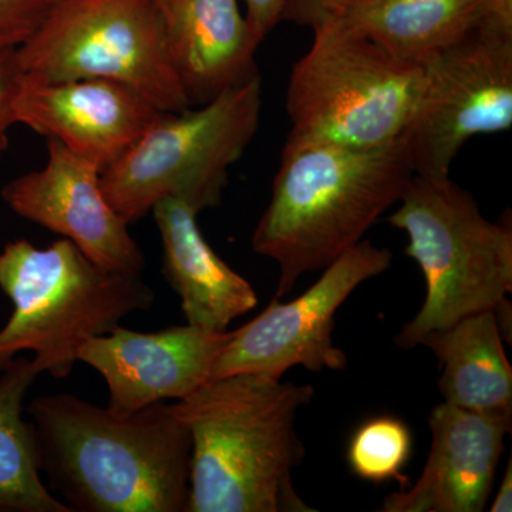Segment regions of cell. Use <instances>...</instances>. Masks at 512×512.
Listing matches in <instances>:
<instances>
[{
    "instance_id": "1",
    "label": "cell",
    "mask_w": 512,
    "mask_h": 512,
    "mask_svg": "<svg viewBox=\"0 0 512 512\" xmlns=\"http://www.w3.org/2000/svg\"><path fill=\"white\" fill-rule=\"evenodd\" d=\"M37 467L72 512H187L191 434L174 404L131 413L59 393L28 409Z\"/></svg>"
},
{
    "instance_id": "2",
    "label": "cell",
    "mask_w": 512,
    "mask_h": 512,
    "mask_svg": "<svg viewBox=\"0 0 512 512\" xmlns=\"http://www.w3.org/2000/svg\"><path fill=\"white\" fill-rule=\"evenodd\" d=\"M309 384L241 373L210 380L174 404L191 434L187 512H312L292 473L305 457L296 414Z\"/></svg>"
},
{
    "instance_id": "3",
    "label": "cell",
    "mask_w": 512,
    "mask_h": 512,
    "mask_svg": "<svg viewBox=\"0 0 512 512\" xmlns=\"http://www.w3.org/2000/svg\"><path fill=\"white\" fill-rule=\"evenodd\" d=\"M414 175L406 138L379 147L286 143L272 197L252 235L279 266L275 299L355 247Z\"/></svg>"
},
{
    "instance_id": "4",
    "label": "cell",
    "mask_w": 512,
    "mask_h": 512,
    "mask_svg": "<svg viewBox=\"0 0 512 512\" xmlns=\"http://www.w3.org/2000/svg\"><path fill=\"white\" fill-rule=\"evenodd\" d=\"M0 289L13 306L0 329V373L19 353L32 352L40 373L55 379L72 373L87 339L148 311L156 299L141 274L101 268L66 238L47 248L8 242L0 251Z\"/></svg>"
},
{
    "instance_id": "5",
    "label": "cell",
    "mask_w": 512,
    "mask_h": 512,
    "mask_svg": "<svg viewBox=\"0 0 512 512\" xmlns=\"http://www.w3.org/2000/svg\"><path fill=\"white\" fill-rule=\"evenodd\" d=\"M397 204L387 221L409 237L404 252L419 264L427 288L419 313L394 338L399 348H416L427 333L510 302V212L501 221L487 220L473 195L451 178L419 175Z\"/></svg>"
},
{
    "instance_id": "6",
    "label": "cell",
    "mask_w": 512,
    "mask_h": 512,
    "mask_svg": "<svg viewBox=\"0 0 512 512\" xmlns=\"http://www.w3.org/2000/svg\"><path fill=\"white\" fill-rule=\"evenodd\" d=\"M313 42L286 90V143L369 148L404 136L423 87V67L403 62L335 16L312 28Z\"/></svg>"
},
{
    "instance_id": "7",
    "label": "cell",
    "mask_w": 512,
    "mask_h": 512,
    "mask_svg": "<svg viewBox=\"0 0 512 512\" xmlns=\"http://www.w3.org/2000/svg\"><path fill=\"white\" fill-rule=\"evenodd\" d=\"M262 110L259 74L201 104L161 111L126 153L101 171V188L128 225L181 197L201 211L220 205L228 170L245 153Z\"/></svg>"
},
{
    "instance_id": "8",
    "label": "cell",
    "mask_w": 512,
    "mask_h": 512,
    "mask_svg": "<svg viewBox=\"0 0 512 512\" xmlns=\"http://www.w3.org/2000/svg\"><path fill=\"white\" fill-rule=\"evenodd\" d=\"M18 57L36 82L111 80L160 111L191 107L168 52L161 0H62Z\"/></svg>"
},
{
    "instance_id": "9",
    "label": "cell",
    "mask_w": 512,
    "mask_h": 512,
    "mask_svg": "<svg viewBox=\"0 0 512 512\" xmlns=\"http://www.w3.org/2000/svg\"><path fill=\"white\" fill-rule=\"evenodd\" d=\"M421 67L423 87L404 138L414 175L444 180L470 138L512 126V23L487 16Z\"/></svg>"
},
{
    "instance_id": "10",
    "label": "cell",
    "mask_w": 512,
    "mask_h": 512,
    "mask_svg": "<svg viewBox=\"0 0 512 512\" xmlns=\"http://www.w3.org/2000/svg\"><path fill=\"white\" fill-rule=\"evenodd\" d=\"M387 248L362 239L325 268L318 282L289 303L274 299L261 315L232 332L212 380L241 373L281 379L289 369L345 370L348 356L333 343L335 315L363 282L392 266Z\"/></svg>"
},
{
    "instance_id": "11",
    "label": "cell",
    "mask_w": 512,
    "mask_h": 512,
    "mask_svg": "<svg viewBox=\"0 0 512 512\" xmlns=\"http://www.w3.org/2000/svg\"><path fill=\"white\" fill-rule=\"evenodd\" d=\"M40 170L3 187L10 210L72 241L94 264L123 274H143L146 258L128 224L101 188V171L55 140Z\"/></svg>"
},
{
    "instance_id": "12",
    "label": "cell",
    "mask_w": 512,
    "mask_h": 512,
    "mask_svg": "<svg viewBox=\"0 0 512 512\" xmlns=\"http://www.w3.org/2000/svg\"><path fill=\"white\" fill-rule=\"evenodd\" d=\"M231 336L190 323L150 333L119 325L87 339L77 360L106 380L110 410L131 413L201 389Z\"/></svg>"
},
{
    "instance_id": "13",
    "label": "cell",
    "mask_w": 512,
    "mask_h": 512,
    "mask_svg": "<svg viewBox=\"0 0 512 512\" xmlns=\"http://www.w3.org/2000/svg\"><path fill=\"white\" fill-rule=\"evenodd\" d=\"M13 113L16 124L57 141L104 171L161 111L136 90L111 80L36 82L23 77Z\"/></svg>"
},
{
    "instance_id": "14",
    "label": "cell",
    "mask_w": 512,
    "mask_h": 512,
    "mask_svg": "<svg viewBox=\"0 0 512 512\" xmlns=\"http://www.w3.org/2000/svg\"><path fill=\"white\" fill-rule=\"evenodd\" d=\"M433 443L416 484L384 498L383 512H481L493 491L511 417L444 402L429 416Z\"/></svg>"
},
{
    "instance_id": "15",
    "label": "cell",
    "mask_w": 512,
    "mask_h": 512,
    "mask_svg": "<svg viewBox=\"0 0 512 512\" xmlns=\"http://www.w3.org/2000/svg\"><path fill=\"white\" fill-rule=\"evenodd\" d=\"M161 5L168 52L191 106L258 74L255 55L261 43L239 0H161Z\"/></svg>"
},
{
    "instance_id": "16",
    "label": "cell",
    "mask_w": 512,
    "mask_h": 512,
    "mask_svg": "<svg viewBox=\"0 0 512 512\" xmlns=\"http://www.w3.org/2000/svg\"><path fill=\"white\" fill-rule=\"evenodd\" d=\"M161 244L165 281L181 299L190 325L225 332L235 319L258 305V295L208 244L198 225L201 210L181 197L153 208Z\"/></svg>"
},
{
    "instance_id": "17",
    "label": "cell",
    "mask_w": 512,
    "mask_h": 512,
    "mask_svg": "<svg viewBox=\"0 0 512 512\" xmlns=\"http://www.w3.org/2000/svg\"><path fill=\"white\" fill-rule=\"evenodd\" d=\"M420 345L433 350L443 366L437 386L444 402L512 419V367L495 311L474 313L427 333Z\"/></svg>"
},
{
    "instance_id": "18",
    "label": "cell",
    "mask_w": 512,
    "mask_h": 512,
    "mask_svg": "<svg viewBox=\"0 0 512 512\" xmlns=\"http://www.w3.org/2000/svg\"><path fill=\"white\" fill-rule=\"evenodd\" d=\"M488 13L490 0H338L326 16L348 23L397 59L421 66Z\"/></svg>"
},
{
    "instance_id": "19",
    "label": "cell",
    "mask_w": 512,
    "mask_h": 512,
    "mask_svg": "<svg viewBox=\"0 0 512 512\" xmlns=\"http://www.w3.org/2000/svg\"><path fill=\"white\" fill-rule=\"evenodd\" d=\"M39 375L35 360L23 357L0 373V512H72L43 481L23 417L26 394Z\"/></svg>"
},
{
    "instance_id": "20",
    "label": "cell",
    "mask_w": 512,
    "mask_h": 512,
    "mask_svg": "<svg viewBox=\"0 0 512 512\" xmlns=\"http://www.w3.org/2000/svg\"><path fill=\"white\" fill-rule=\"evenodd\" d=\"M412 454V433L403 420L379 416L365 421L353 434L348 464L356 477L372 483L399 480L409 485L402 470Z\"/></svg>"
},
{
    "instance_id": "21",
    "label": "cell",
    "mask_w": 512,
    "mask_h": 512,
    "mask_svg": "<svg viewBox=\"0 0 512 512\" xmlns=\"http://www.w3.org/2000/svg\"><path fill=\"white\" fill-rule=\"evenodd\" d=\"M62 0H0V49L28 43Z\"/></svg>"
},
{
    "instance_id": "22",
    "label": "cell",
    "mask_w": 512,
    "mask_h": 512,
    "mask_svg": "<svg viewBox=\"0 0 512 512\" xmlns=\"http://www.w3.org/2000/svg\"><path fill=\"white\" fill-rule=\"evenodd\" d=\"M23 77L18 49H0V130L8 131L16 124L13 107Z\"/></svg>"
},
{
    "instance_id": "23",
    "label": "cell",
    "mask_w": 512,
    "mask_h": 512,
    "mask_svg": "<svg viewBox=\"0 0 512 512\" xmlns=\"http://www.w3.org/2000/svg\"><path fill=\"white\" fill-rule=\"evenodd\" d=\"M247 6V19L252 35L259 43L264 42L269 33L284 20L288 0H244Z\"/></svg>"
},
{
    "instance_id": "24",
    "label": "cell",
    "mask_w": 512,
    "mask_h": 512,
    "mask_svg": "<svg viewBox=\"0 0 512 512\" xmlns=\"http://www.w3.org/2000/svg\"><path fill=\"white\" fill-rule=\"evenodd\" d=\"M338 0H288L284 20H292L301 26L313 28L326 16V12Z\"/></svg>"
},
{
    "instance_id": "25",
    "label": "cell",
    "mask_w": 512,
    "mask_h": 512,
    "mask_svg": "<svg viewBox=\"0 0 512 512\" xmlns=\"http://www.w3.org/2000/svg\"><path fill=\"white\" fill-rule=\"evenodd\" d=\"M491 512H511L512 511V460H508L507 470L501 481L500 490L495 495Z\"/></svg>"
},
{
    "instance_id": "26",
    "label": "cell",
    "mask_w": 512,
    "mask_h": 512,
    "mask_svg": "<svg viewBox=\"0 0 512 512\" xmlns=\"http://www.w3.org/2000/svg\"><path fill=\"white\" fill-rule=\"evenodd\" d=\"M9 146L8 131L0 130V160H2L3 154L6 153Z\"/></svg>"
}]
</instances>
